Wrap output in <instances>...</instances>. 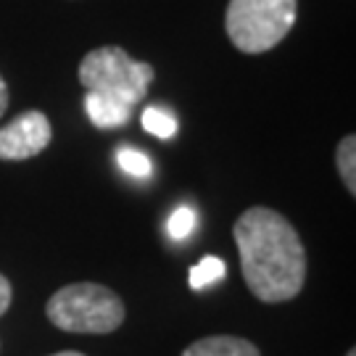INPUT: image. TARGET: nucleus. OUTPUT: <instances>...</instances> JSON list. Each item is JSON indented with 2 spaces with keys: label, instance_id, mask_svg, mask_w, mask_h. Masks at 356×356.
<instances>
[{
  "label": "nucleus",
  "instance_id": "2eb2a0df",
  "mask_svg": "<svg viewBox=\"0 0 356 356\" xmlns=\"http://www.w3.org/2000/svg\"><path fill=\"white\" fill-rule=\"evenodd\" d=\"M53 356H85V354H79V351H58V354Z\"/></svg>",
  "mask_w": 356,
  "mask_h": 356
},
{
  "label": "nucleus",
  "instance_id": "423d86ee",
  "mask_svg": "<svg viewBox=\"0 0 356 356\" xmlns=\"http://www.w3.org/2000/svg\"><path fill=\"white\" fill-rule=\"evenodd\" d=\"M85 108H88L90 122L101 129L122 127V124H127L129 114H132V106L129 103L111 98V95H101V92H88Z\"/></svg>",
  "mask_w": 356,
  "mask_h": 356
},
{
  "label": "nucleus",
  "instance_id": "6e6552de",
  "mask_svg": "<svg viewBox=\"0 0 356 356\" xmlns=\"http://www.w3.org/2000/svg\"><path fill=\"white\" fill-rule=\"evenodd\" d=\"M335 164H338V175L343 179L346 191L354 195L356 193V138L354 135H346L343 140L338 143Z\"/></svg>",
  "mask_w": 356,
  "mask_h": 356
},
{
  "label": "nucleus",
  "instance_id": "1a4fd4ad",
  "mask_svg": "<svg viewBox=\"0 0 356 356\" xmlns=\"http://www.w3.org/2000/svg\"><path fill=\"white\" fill-rule=\"evenodd\" d=\"M222 277H225V261L216 259V256H206V259H201L191 269V288L193 291H201V288L222 280Z\"/></svg>",
  "mask_w": 356,
  "mask_h": 356
},
{
  "label": "nucleus",
  "instance_id": "39448f33",
  "mask_svg": "<svg viewBox=\"0 0 356 356\" xmlns=\"http://www.w3.org/2000/svg\"><path fill=\"white\" fill-rule=\"evenodd\" d=\"M53 127L42 111H24L0 129V159L24 161L42 153L51 145Z\"/></svg>",
  "mask_w": 356,
  "mask_h": 356
},
{
  "label": "nucleus",
  "instance_id": "ddd939ff",
  "mask_svg": "<svg viewBox=\"0 0 356 356\" xmlns=\"http://www.w3.org/2000/svg\"><path fill=\"white\" fill-rule=\"evenodd\" d=\"M11 282H8V277L6 275H0V317L8 312V306H11Z\"/></svg>",
  "mask_w": 356,
  "mask_h": 356
},
{
  "label": "nucleus",
  "instance_id": "9d476101",
  "mask_svg": "<svg viewBox=\"0 0 356 356\" xmlns=\"http://www.w3.org/2000/svg\"><path fill=\"white\" fill-rule=\"evenodd\" d=\"M143 127L148 129L151 135L169 140L175 132H177V119L172 114H166L164 108H145L143 111Z\"/></svg>",
  "mask_w": 356,
  "mask_h": 356
},
{
  "label": "nucleus",
  "instance_id": "f03ea898",
  "mask_svg": "<svg viewBox=\"0 0 356 356\" xmlns=\"http://www.w3.org/2000/svg\"><path fill=\"white\" fill-rule=\"evenodd\" d=\"M45 314L58 330L79 335H106L122 327L124 301L98 282H72L51 296Z\"/></svg>",
  "mask_w": 356,
  "mask_h": 356
},
{
  "label": "nucleus",
  "instance_id": "f8f14e48",
  "mask_svg": "<svg viewBox=\"0 0 356 356\" xmlns=\"http://www.w3.org/2000/svg\"><path fill=\"white\" fill-rule=\"evenodd\" d=\"M195 222L198 219H195V211H193L191 206H179L177 211L169 216V235L182 241V238H188L195 229Z\"/></svg>",
  "mask_w": 356,
  "mask_h": 356
},
{
  "label": "nucleus",
  "instance_id": "dca6fc26",
  "mask_svg": "<svg viewBox=\"0 0 356 356\" xmlns=\"http://www.w3.org/2000/svg\"><path fill=\"white\" fill-rule=\"evenodd\" d=\"M348 356H356V351H354V348H351V351H348Z\"/></svg>",
  "mask_w": 356,
  "mask_h": 356
},
{
  "label": "nucleus",
  "instance_id": "9b49d317",
  "mask_svg": "<svg viewBox=\"0 0 356 356\" xmlns=\"http://www.w3.org/2000/svg\"><path fill=\"white\" fill-rule=\"evenodd\" d=\"M116 161L132 177H151L153 175L151 159L143 151H138V148H119L116 151Z\"/></svg>",
  "mask_w": 356,
  "mask_h": 356
},
{
  "label": "nucleus",
  "instance_id": "f257e3e1",
  "mask_svg": "<svg viewBox=\"0 0 356 356\" xmlns=\"http://www.w3.org/2000/svg\"><path fill=\"white\" fill-rule=\"evenodd\" d=\"M248 291L264 304L296 298L306 280V248L291 222L267 206H251L232 227Z\"/></svg>",
  "mask_w": 356,
  "mask_h": 356
},
{
  "label": "nucleus",
  "instance_id": "4468645a",
  "mask_svg": "<svg viewBox=\"0 0 356 356\" xmlns=\"http://www.w3.org/2000/svg\"><path fill=\"white\" fill-rule=\"evenodd\" d=\"M6 108H8V85L0 76V116L6 114Z\"/></svg>",
  "mask_w": 356,
  "mask_h": 356
},
{
  "label": "nucleus",
  "instance_id": "20e7f679",
  "mask_svg": "<svg viewBox=\"0 0 356 356\" xmlns=\"http://www.w3.org/2000/svg\"><path fill=\"white\" fill-rule=\"evenodd\" d=\"M153 76H156V72L151 64L135 61L119 45L95 48L79 64V82L88 92L111 95V98H119L129 106L140 103L148 95Z\"/></svg>",
  "mask_w": 356,
  "mask_h": 356
},
{
  "label": "nucleus",
  "instance_id": "0eeeda50",
  "mask_svg": "<svg viewBox=\"0 0 356 356\" xmlns=\"http://www.w3.org/2000/svg\"><path fill=\"white\" fill-rule=\"evenodd\" d=\"M182 356H261L251 341L235 335H209L191 343Z\"/></svg>",
  "mask_w": 356,
  "mask_h": 356
},
{
  "label": "nucleus",
  "instance_id": "7ed1b4c3",
  "mask_svg": "<svg viewBox=\"0 0 356 356\" xmlns=\"http://www.w3.org/2000/svg\"><path fill=\"white\" fill-rule=\"evenodd\" d=\"M296 13L298 0H229L225 29L238 51L259 56L288 38Z\"/></svg>",
  "mask_w": 356,
  "mask_h": 356
}]
</instances>
